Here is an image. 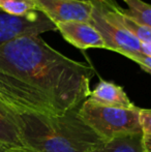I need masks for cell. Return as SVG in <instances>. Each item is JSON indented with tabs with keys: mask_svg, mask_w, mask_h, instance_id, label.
I'll return each mask as SVG.
<instances>
[{
	"mask_svg": "<svg viewBox=\"0 0 151 152\" xmlns=\"http://www.w3.org/2000/svg\"><path fill=\"white\" fill-rule=\"evenodd\" d=\"M95 69L26 35L0 45V102L14 112L60 116L90 94Z\"/></svg>",
	"mask_w": 151,
	"mask_h": 152,
	"instance_id": "obj_1",
	"label": "cell"
},
{
	"mask_svg": "<svg viewBox=\"0 0 151 152\" xmlns=\"http://www.w3.org/2000/svg\"><path fill=\"white\" fill-rule=\"evenodd\" d=\"M127 10L124 12L131 19L151 28V4L143 0H125Z\"/></svg>",
	"mask_w": 151,
	"mask_h": 152,
	"instance_id": "obj_11",
	"label": "cell"
},
{
	"mask_svg": "<svg viewBox=\"0 0 151 152\" xmlns=\"http://www.w3.org/2000/svg\"><path fill=\"white\" fill-rule=\"evenodd\" d=\"M0 145L9 149L24 148L14 112L0 102Z\"/></svg>",
	"mask_w": 151,
	"mask_h": 152,
	"instance_id": "obj_9",
	"label": "cell"
},
{
	"mask_svg": "<svg viewBox=\"0 0 151 152\" xmlns=\"http://www.w3.org/2000/svg\"><path fill=\"white\" fill-rule=\"evenodd\" d=\"M57 31L62 37L81 50L106 49L107 45L103 36L93 25L88 22H64L56 24Z\"/></svg>",
	"mask_w": 151,
	"mask_h": 152,
	"instance_id": "obj_7",
	"label": "cell"
},
{
	"mask_svg": "<svg viewBox=\"0 0 151 152\" xmlns=\"http://www.w3.org/2000/svg\"><path fill=\"white\" fill-rule=\"evenodd\" d=\"M80 107L60 116L12 111L24 148L32 152H89L105 144L81 119Z\"/></svg>",
	"mask_w": 151,
	"mask_h": 152,
	"instance_id": "obj_2",
	"label": "cell"
},
{
	"mask_svg": "<svg viewBox=\"0 0 151 152\" xmlns=\"http://www.w3.org/2000/svg\"><path fill=\"white\" fill-rule=\"evenodd\" d=\"M92 6L90 24L101 33L107 45V50L119 53L129 58L142 54V42L135 37L121 23L120 6L114 0H86Z\"/></svg>",
	"mask_w": 151,
	"mask_h": 152,
	"instance_id": "obj_4",
	"label": "cell"
},
{
	"mask_svg": "<svg viewBox=\"0 0 151 152\" xmlns=\"http://www.w3.org/2000/svg\"><path fill=\"white\" fill-rule=\"evenodd\" d=\"M128 59L136 62L137 64H139V66L143 70H145L146 72H148L151 75V57L145 56L143 54H138V55H133Z\"/></svg>",
	"mask_w": 151,
	"mask_h": 152,
	"instance_id": "obj_15",
	"label": "cell"
},
{
	"mask_svg": "<svg viewBox=\"0 0 151 152\" xmlns=\"http://www.w3.org/2000/svg\"><path fill=\"white\" fill-rule=\"evenodd\" d=\"M38 12L55 25L64 22L90 23L92 6L86 0H33Z\"/></svg>",
	"mask_w": 151,
	"mask_h": 152,
	"instance_id": "obj_6",
	"label": "cell"
},
{
	"mask_svg": "<svg viewBox=\"0 0 151 152\" xmlns=\"http://www.w3.org/2000/svg\"><path fill=\"white\" fill-rule=\"evenodd\" d=\"M0 152H12V149H9L7 147L0 145Z\"/></svg>",
	"mask_w": 151,
	"mask_h": 152,
	"instance_id": "obj_17",
	"label": "cell"
},
{
	"mask_svg": "<svg viewBox=\"0 0 151 152\" xmlns=\"http://www.w3.org/2000/svg\"><path fill=\"white\" fill-rule=\"evenodd\" d=\"M123 1H125V0H123Z\"/></svg>",
	"mask_w": 151,
	"mask_h": 152,
	"instance_id": "obj_18",
	"label": "cell"
},
{
	"mask_svg": "<svg viewBox=\"0 0 151 152\" xmlns=\"http://www.w3.org/2000/svg\"><path fill=\"white\" fill-rule=\"evenodd\" d=\"M87 99L98 106L111 108L131 109L136 107L122 87L106 80H99Z\"/></svg>",
	"mask_w": 151,
	"mask_h": 152,
	"instance_id": "obj_8",
	"label": "cell"
},
{
	"mask_svg": "<svg viewBox=\"0 0 151 152\" xmlns=\"http://www.w3.org/2000/svg\"><path fill=\"white\" fill-rule=\"evenodd\" d=\"M89 152H144L142 134L114 139Z\"/></svg>",
	"mask_w": 151,
	"mask_h": 152,
	"instance_id": "obj_10",
	"label": "cell"
},
{
	"mask_svg": "<svg viewBox=\"0 0 151 152\" xmlns=\"http://www.w3.org/2000/svg\"><path fill=\"white\" fill-rule=\"evenodd\" d=\"M140 121L142 126V144L144 152H151V109H141Z\"/></svg>",
	"mask_w": 151,
	"mask_h": 152,
	"instance_id": "obj_14",
	"label": "cell"
},
{
	"mask_svg": "<svg viewBox=\"0 0 151 152\" xmlns=\"http://www.w3.org/2000/svg\"><path fill=\"white\" fill-rule=\"evenodd\" d=\"M141 53L145 56L151 57V44H142Z\"/></svg>",
	"mask_w": 151,
	"mask_h": 152,
	"instance_id": "obj_16",
	"label": "cell"
},
{
	"mask_svg": "<svg viewBox=\"0 0 151 152\" xmlns=\"http://www.w3.org/2000/svg\"><path fill=\"white\" fill-rule=\"evenodd\" d=\"M0 10L15 17H24L35 12L33 0H0Z\"/></svg>",
	"mask_w": 151,
	"mask_h": 152,
	"instance_id": "obj_13",
	"label": "cell"
},
{
	"mask_svg": "<svg viewBox=\"0 0 151 152\" xmlns=\"http://www.w3.org/2000/svg\"><path fill=\"white\" fill-rule=\"evenodd\" d=\"M141 108H111L98 106L85 99L79 108V115L101 140L109 142L114 139L133 134H142L140 121Z\"/></svg>",
	"mask_w": 151,
	"mask_h": 152,
	"instance_id": "obj_3",
	"label": "cell"
},
{
	"mask_svg": "<svg viewBox=\"0 0 151 152\" xmlns=\"http://www.w3.org/2000/svg\"><path fill=\"white\" fill-rule=\"evenodd\" d=\"M119 17L123 26L137 39H139L142 44H151V28L143 24H140L139 22L128 17L122 7L119 8Z\"/></svg>",
	"mask_w": 151,
	"mask_h": 152,
	"instance_id": "obj_12",
	"label": "cell"
},
{
	"mask_svg": "<svg viewBox=\"0 0 151 152\" xmlns=\"http://www.w3.org/2000/svg\"><path fill=\"white\" fill-rule=\"evenodd\" d=\"M56 30V25L38 10L24 17H15L0 12V45L20 36L40 35Z\"/></svg>",
	"mask_w": 151,
	"mask_h": 152,
	"instance_id": "obj_5",
	"label": "cell"
}]
</instances>
